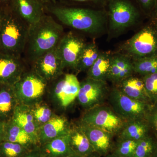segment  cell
I'll use <instances>...</instances> for the list:
<instances>
[{
    "label": "cell",
    "instance_id": "6da1fadb",
    "mask_svg": "<svg viewBox=\"0 0 157 157\" xmlns=\"http://www.w3.org/2000/svg\"><path fill=\"white\" fill-rule=\"evenodd\" d=\"M44 6L62 23L83 33L98 35L106 28L107 18L104 9L58 5L49 1Z\"/></svg>",
    "mask_w": 157,
    "mask_h": 157
},
{
    "label": "cell",
    "instance_id": "7a4b0ae2",
    "mask_svg": "<svg viewBox=\"0 0 157 157\" xmlns=\"http://www.w3.org/2000/svg\"><path fill=\"white\" fill-rule=\"evenodd\" d=\"M63 31L61 25L46 14L38 22L29 25L25 49L31 61L56 47L64 35Z\"/></svg>",
    "mask_w": 157,
    "mask_h": 157
},
{
    "label": "cell",
    "instance_id": "3957f363",
    "mask_svg": "<svg viewBox=\"0 0 157 157\" xmlns=\"http://www.w3.org/2000/svg\"><path fill=\"white\" fill-rule=\"evenodd\" d=\"M29 27V25L9 6L4 7L0 32V50L21 57L26 45Z\"/></svg>",
    "mask_w": 157,
    "mask_h": 157
},
{
    "label": "cell",
    "instance_id": "277c9868",
    "mask_svg": "<svg viewBox=\"0 0 157 157\" xmlns=\"http://www.w3.org/2000/svg\"><path fill=\"white\" fill-rule=\"evenodd\" d=\"M104 9L109 30L115 35L135 25L144 14L135 0H106Z\"/></svg>",
    "mask_w": 157,
    "mask_h": 157
},
{
    "label": "cell",
    "instance_id": "5b68a950",
    "mask_svg": "<svg viewBox=\"0 0 157 157\" xmlns=\"http://www.w3.org/2000/svg\"><path fill=\"white\" fill-rule=\"evenodd\" d=\"M144 27L121 46V53L132 60L157 56V19Z\"/></svg>",
    "mask_w": 157,
    "mask_h": 157
},
{
    "label": "cell",
    "instance_id": "8992f818",
    "mask_svg": "<svg viewBox=\"0 0 157 157\" xmlns=\"http://www.w3.org/2000/svg\"><path fill=\"white\" fill-rule=\"evenodd\" d=\"M48 83L33 70L25 72L13 86L19 104L32 107L42 102Z\"/></svg>",
    "mask_w": 157,
    "mask_h": 157
},
{
    "label": "cell",
    "instance_id": "52a82bcc",
    "mask_svg": "<svg viewBox=\"0 0 157 157\" xmlns=\"http://www.w3.org/2000/svg\"><path fill=\"white\" fill-rule=\"evenodd\" d=\"M127 121L111 107L102 104L86 110L80 123L99 128L115 136L120 134Z\"/></svg>",
    "mask_w": 157,
    "mask_h": 157
},
{
    "label": "cell",
    "instance_id": "ba28073f",
    "mask_svg": "<svg viewBox=\"0 0 157 157\" xmlns=\"http://www.w3.org/2000/svg\"><path fill=\"white\" fill-rule=\"evenodd\" d=\"M108 101L110 107L119 115L130 121L145 119L151 104L129 98L117 86L109 91Z\"/></svg>",
    "mask_w": 157,
    "mask_h": 157
},
{
    "label": "cell",
    "instance_id": "9c48e42d",
    "mask_svg": "<svg viewBox=\"0 0 157 157\" xmlns=\"http://www.w3.org/2000/svg\"><path fill=\"white\" fill-rule=\"evenodd\" d=\"M109 91L107 82L86 77L80 82L77 98L78 104L87 110L104 104Z\"/></svg>",
    "mask_w": 157,
    "mask_h": 157
},
{
    "label": "cell",
    "instance_id": "30bf717a",
    "mask_svg": "<svg viewBox=\"0 0 157 157\" xmlns=\"http://www.w3.org/2000/svg\"><path fill=\"white\" fill-rule=\"evenodd\" d=\"M33 70L47 82L54 81L63 74L65 69L56 46L33 62Z\"/></svg>",
    "mask_w": 157,
    "mask_h": 157
},
{
    "label": "cell",
    "instance_id": "8fae6325",
    "mask_svg": "<svg viewBox=\"0 0 157 157\" xmlns=\"http://www.w3.org/2000/svg\"><path fill=\"white\" fill-rule=\"evenodd\" d=\"M86 42L72 32L64 34L56 46L64 67L75 70Z\"/></svg>",
    "mask_w": 157,
    "mask_h": 157
},
{
    "label": "cell",
    "instance_id": "7c38bea8",
    "mask_svg": "<svg viewBox=\"0 0 157 157\" xmlns=\"http://www.w3.org/2000/svg\"><path fill=\"white\" fill-rule=\"evenodd\" d=\"M56 80L52 89V97L59 106L67 108L77 98L80 82L73 74H63Z\"/></svg>",
    "mask_w": 157,
    "mask_h": 157
},
{
    "label": "cell",
    "instance_id": "4fadbf2b",
    "mask_svg": "<svg viewBox=\"0 0 157 157\" xmlns=\"http://www.w3.org/2000/svg\"><path fill=\"white\" fill-rule=\"evenodd\" d=\"M25 72L21 57L0 50V85H14Z\"/></svg>",
    "mask_w": 157,
    "mask_h": 157
},
{
    "label": "cell",
    "instance_id": "5bb4252c",
    "mask_svg": "<svg viewBox=\"0 0 157 157\" xmlns=\"http://www.w3.org/2000/svg\"><path fill=\"white\" fill-rule=\"evenodd\" d=\"M9 7L29 25L38 22L45 14L44 4L40 0H11Z\"/></svg>",
    "mask_w": 157,
    "mask_h": 157
},
{
    "label": "cell",
    "instance_id": "9a60e30c",
    "mask_svg": "<svg viewBox=\"0 0 157 157\" xmlns=\"http://www.w3.org/2000/svg\"><path fill=\"white\" fill-rule=\"evenodd\" d=\"M79 124L88 138L95 152L101 157L111 152L114 144L113 142L114 135L96 127L81 123Z\"/></svg>",
    "mask_w": 157,
    "mask_h": 157
},
{
    "label": "cell",
    "instance_id": "2e32d148",
    "mask_svg": "<svg viewBox=\"0 0 157 157\" xmlns=\"http://www.w3.org/2000/svg\"><path fill=\"white\" fill-rule=\"evenodd\" d=\"M134 73L132 59L121 52L111 54L107 80L117 85Z\"/></svg>",
    "mask_w": 157,
    "mask_h": 157
},
{
    "label": "cell",
    "instance_id": "e0dca14e",
    "mask_svg": "<svg viewBox=\"0 0 157 157\" xmlns=\"http://www.w3.org/2000/svg\"><path fill=\"white\" fill-rule=\"evenodd\" d=\"M70 127L67 118L54 114L50 120L39 128L38 137L40 146L55 138L68 134Z\"/></svg>",
    "mask_w": 157,
    "mask_h": 157
},
{
    "label": "cell",
    "instance_id": "ac0fdd59",
    "mask_svg": "<svg viewBox=\"0 0 157 157\" xmlns=\"http://www.w3.org/2000/svg\"><path fill=\"white\" fill-rule=\"evenodd\" d=\"M11 120L33 137L40 146L38 137L39 127L33 116L30 107L18 104Z\"/></svg>",
    "mask_w": 157,
    "mask_h": 157
},
{
    "label": "cell",
    "instance_id": "d6986e66",
    "mask_svg": "<svg viewBox=\"0 0 157 157\" xmlns=\"http://www.w3.org/2000/svg\"><path fill=\"white\" fill-rule=\"evenodd\" d=\"M69 138L70 147L78 156L86 157L95 152L80 124L70 127Z\"/></svg>",
    "mask_w": 157,
    "mask_h": 157
},
{
    "label": "cell",
    "instance_id": "ffe728a7",
    "mask_svg": "<svg viewBox=\"0 0 157 157\" xmlns=\"http://www.w3.org/2000/svg\"><path fill=\"white\" fill-rule=\"evenodd\" d=\"M3 141L19 144L30 150L40 147L33 137L12 120L6 123Z\"/></svg>",
    "mask_w": 157,
    "mask_h": 157
},
{
    "label": "cell",
    "instance_id": "44dd1931",
    "mask_svg": "<svg viewBox=\"0 0 157 157\" xmlns=\"http://www.w3.org/2000/svg\"><path fill=\"white\" fill-rule=\"evenodd\" d=\"M18 104L13 86L0 85V120H11Z\"/></svg>",
    "mask_w": 157,
    "mask_h": 157
},
{
    "label": "cell",
    "instance_id": "7402d4cb",
    "mask_svg": "<svg viewBox=\"0 0 157 157\" xmlns=\"http://www.w3.org/2000/svg\"><path fill=\"white\" fill-rule=\"evenodd\" d=\"M39 149L43 157H64L75 154L70 147L69 133L42 144Z\"/></svg>",
    "mask_w": 157,
    "mask_h": 157
},
{
    "label": "cell",
    "instance_id": "603a6c76",
    "mask_svg": "<svg viewBox=\"0 0 157 157\" xmlns=\"http://www.w3.org/2000/svg\"><path fill=\"white\" fill-rule=\"evenodd\" d=\"M117 86L122 92L129 98L151 104L142 78L132 75L124 79Z\"/></svg>",
    "mask_w": 157,
    "mask_h": 157
},
{
    "label": "cell",
    "instance_id": "cb8c5ba5",
    "mask_svg": "<svg viewBox=\"0 0 157 157\" xmlns=\"http://www.w3.org/2000/svg\"><path fill=\"white\" fill-rule=\"evenodd\" d=\"M150 128L145 119L128 121L118 136L119 138L139 141L148 135Z\"/></svg>",
    "mask_w": 157,
    "mask_h": 157
},
{
    "label": "cell",
    "instance_id": "d4e9b609",
    "mask_svg": "<svg viewBox=\"0 0 157 157\" xmlns=\"http://www.w3.org/2000/svg\"><path fill=\"white\" fill-rule=\"evenodd\" d=\"M111 54L108 52H101L94 64L87 71V77L95 80L107 81Z\"/></svg>",
    "mask_w": 157,
    "mask_h": 157
},
{
    "label": "cell",
    "instance_id": "484cf974",
    "mask_svg": "<svg viewBox=\"0 0 157 157\" xmlns=\"http://www.w3.org/2000/svg\"><path fill=\"white\" fill-rule=\"evenodd\" d=\"M101 52L94 42L86 43L75 70L78 72H87L96 61Z\"/></svg>",
    "mask_w": 157,
    "mask_h": 157
},
{
    "label": "cell",
    "instance_id": "4316f807",
    "mask_svg": "<svg viewBox=\"0 0 157 157\" xmlns=\"http://www.w3.org/2000/svg\"><path fill=\"white\" fill-rule=\"evenodd\" d=\"M134 73L143 77L157 73V56L132 60Z\"/></svg>",
    "mask_w": 157,
    "mask_h": 157
},
{
    "label": "cell",
    "instance_id": "83f0119b",
    "mask_svg": "<svg viewBox=\"0 0 157 157\" xmlns=\"http://www.w3.org/2000/svg\"><path fill=\"white\" fill-rule=\"evenodd\" d=\"M138 141L118 137L111 153L121 157H133Z\"/></svg>",
    "mask_w": 157,
    "mask_h": 157
},
{
    "label": "cell",
    "instance_id": "f1b7e54d",
    "mask_svg": "<svg viewBox=\"0 0 157 157\" xmlns=\"http://www.w3.org/2000/svg\"><path fill=\"white\" fill-rule=\"evenodd\" d=\"M30 150L14 142L2 141L0 143V157H21Z\"/></svg>",
    "mask_w": 157,
    "mask_h": 157
},
{
    "label": "cell",
    "instance_id": "f546056e",
    "mask_svg": "<svg viewBox=\"0 0 157 157\" xmlns=\"http://www.w3.org/2000/svg\"><path fill=\"white\" fill-rule=\"evenodd\" d=\"M30 107L39 128L54 115L50 107L47 104L42 103V101Z\"/></svg>",
    "mask_w": 157,
    "mask_h": 157
},
{
    "label": "cell",
    "instance_id": "4dcf8cb0",
    "mask_svg": "<svg viewBox=\"0 0 157 157\" xmlns=\"http://www.w3.org/2000/svg\"><path fill=\"white\" fill-rule=\"evenodd\" d=\"M156 140L149 135L138 141L133 157H152Z\"/></svg>",
    "mask_w": 157,
    "mask_h": 157
},
{
    "label": "cell",
    "instance_id": "1f68e13d",
    "mask_svg": "<svg viewBox=\"0 0 157 157\" xmlns=\"http://www.w3.org/2000/svg\"><path fill=\"white\" fill-rule=\"evenodd\" d=\"M142 78L151 104L157 103V73L144 76Z\"/></svg>",
    "mask_w": 157,
    "mask_h": 157
},
{
    "label": "cell",
    "instance_id": "d6a6232c",
    "mask_svg": "<svg viewBox=\"0 0 157 157\" xmlns=\"http://www.w3.org/2000/svg\"><path fill=\"white\" fill-rule=\"evenodd\" d=\"M62 2L69 6L73 5H86L91 8L104 9L106 0H60Z\"/></svg>",
    "mask_w": 157,
    "mask_h": 157
},
{
    "label": "cell",
    "instance_id": "836d02e7",
    "mask_svg": "<svg viewBox=\"0 0 157 157\" xmlns=\"http://www.w3.org/2000/svg\"><path fill=\"white\" fill-rule=\"evenodd\" d=\"M146 119L150 128L151 131L153 132L157 139V103L151 105Z\"/></svg>",
    "mask_w": 157,
    "mask_h": 157
},
{
    "label": "cell",
    "instance_id": "e575fe53",
    "mask_svg": "<svg viewBox=\"0 0 157 157\" xmlns=\"http://www.w3.org/2000/svg\"><path fill=\"white\" fill-rule=\"evenodd\" d=\"M144 15L151 16L156 6L157 0H135Z\"/></svg>",
    "mask_w": 157,
    "mask_h": 157
},
{
    "label": "cell",
    "instance_id": "d590c367",
    "mask_svg": "<svg viewBox=\"0 0 157 157\" xmlns=\"http://www.w3.org/2000/svg\"><path fill=\"white\" fill-rule=\"evenodd\" d=\"M21 157H42V155L39 147H38L29 151Z\"/></svg>",
    "mask_w": 157,
    "mask_h": 157
},
{
    "label": "cell",
    "instance_id": "8d00e7d4",
    "mask_svg": "<svg viewBox=\"0 0 157 157\" xmlns=\"http://www.w3.org/2000/svg\"><path fill=\"white\" fill-rule=\"evenodd\" d=\"M6 122L0 120V143L3 141Z\"/></svg>",
    "mask_w": 157,
    "mask_h": 157
},
{
    "label": "cell",
    "instance_id": "74e56055",
    "mask_svg": "<svg viewBox=\"0 0 157 157\" xmlns=\"http://www.w3.org/2000/svg\"><path fill=\"white\" fill-rule=\"evenodd\" d=\"M11 0H0V6L3 7L9 6Z\"/></svg>",
    "mask_w": 157,
    "mask_h": 157
},
{
    "label": "cell",
    "instance_id": "f35d334b",
    "mask_svg": "<svg viewBox=\"0 0 157 157\" xmlns=\"http://www.w3.org/2000/svg\"><path fill=\"white\" fill-rule=\"evenodd\" d=\"M4 7L0 6V32H1V22H2V17L3 12H4Z\"/></svg>",
    "mask_w": 157,
    "mask_h": 157
},
{
    "label": "cell",
    "instance_id": "ab89813d",
    "mask_svg": "<svg viewBox=\"0 0 157 157\" xmlns=\"http://www.w3.org/2000/svg\"><path fill=\"white\" fill-rule=\"evenodd\" d=\"M151 17H153L157 18V3L155 10L153 12L152 14Z\"/></svg>",
    "mask_w": 157,
    "mask_h": 157
},
{
    "label": "cell",
    "instance_id": "60d3db41",
    "mask_svg": "<svg viewBox=\"0 0 157 157\" xmlns=\"http://www.w3.org/2000/svg\"><path fill=\"white\" fill-rule=\"evenodd\" d=\"M152 157H157V139L156 141L154 151Z\"/></svg>",
    "mask_w": 157,
    "mask_h": 157
},
{
    "label": "cell",
    "instance_id": "b9f144b4",
    "mask_svg": "<svg viewBox=\"0 0 157 157\" xmlns=\"http://www.w3.org/2000/svg\"><path fill=\"white\" fill-rule=\"evenodd\" d=\"M103 157H121L120 156H119L117 155H115L113 154L112 153H109L108 154L104 156Z\"/></svg>",
    "mask_w": 157,
    "mask_h": 157
},
{
    "label": "cell",
    "instance_id": "7bdbcfd3",
    "mask_svg": "<svg viewBox=\"0 0 157 157\" xmlns=\"http://www.w3.org/2000/svg\"><path fill=\"white\" fill-rule=\"evenodd\" d=\"M86 157H101V156L97 153L94 152Z\"/></svg>",
    "mask_w": 157,
    "mask_h": 157
},
{
    "label": "cell",
    "instance_id": "ee69618b",
    "mask_svg": "<svg viewBox=\"0 0 157 157\" xmlns=\"http://www.w3.org/2000/svg\"><path fill=\"white\" fill-rule=\"evenodd\" d=\"M64 157H80L78 156V155H76V154H72V155H69L66 156H65Z\"/></svg>",
    "mask_w": 157,
    "mask_h": 157
},
{
    "label": "cell",
    "instance_id": "f6af8a7d",
    "mask_svg": "<svg viewBox=\"0 0 157 157\" xmlns=\"http://www.w3.org/2000/svg\"><path fill=\"white\" fill-rule=\"evenodd\" d=\"M40 1H42V2L44 3V4H45V3H47V2H48V0H40Z\"/></svg>",
    "mask_w": 157,
    "mask_h": 157
},
{
    "label": "cell",
    "instance_id": "bcb514c9",
    "mask_svg": "<svg viewBox=\"0 0 157 157\" xmlns=\"http://www.w3.org/2000/svg\"><path fill=\"white\" fill-rule=\"evenodd\" d=\"M51 2L54 4H56V0H50Z\"/></svg>",
    "mask_w": 157,
    "mask_h": 157
},
{
    "label": "cell",
    "instance_id": "7dc6e473",
    "mask_svg": "<svg viewBox=\"0 0 157 157\" xmlns=\"http://www.w3.org/2000/svg\"><path fill=\"white\" fill-rule=\"evenodd\" d=\"M42 157H43V156H42Z\"/></svg>",
    "mask_w": 157,
    "mask_h": 157
}]
</instances>
